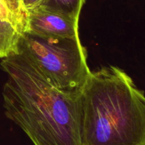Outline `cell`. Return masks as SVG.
Wrapping results in <instances>:
<instances>
[{
	"instance_id": "6da1fadb",
	"label": "cell",
	"mask_w": 145,
	"mask_h": 145,
	"mask_svg": "<svg viewBox=\"0 0 145 145\" xmlns=\"http://www.w3.org/2000/svg\"><path fill=\"white\" fill-rule=\"evenodd\" d=\"M8 79L3 88L5 115L34 145H82L80 91L48 83L28 61L13 54L3 58Z\"/></svg>"
},
{
	"instance_id": "7a4b0ae2",
	"label": "cell",
	"mask_w": 145,
	"mask_h": 145,
	"mask_svg": "<svg viewBox=\"0 0 145 145\" xmlns=\"http://www.w3.org/2000/svg\"><path fill=\"white\" fill-rule=\"evenodd\" d=\"M80 104L82 145H145V93L123 69L91 72Z\"/></svg>"
},
{
	"instance_id": "3957f363",
	"label": "cell",
	"mask_w": 145,
	"mask_h": 145,
	"mask_svg": "<svg viewBox=\"0 0 145 145\" xmlns=\"http://www.w3.org/2000/svg\"><path fill=\"white\" fill-rule=\"evenodd\" d=\"M16 54L59 90L81 91L91 73L79 38L42 36L26 31L20 36Z\"/></svg>"
},
{
	"instance_id": "277c9868",
	"label": "cell",
	"mask_w": 145,
	"mask_h": 145,
	"mask_svg": "<svg viewBox=\"0 0 145 145\" xmlns=\"http://www.w3.org/2000/svg\"><path fill=\"white\" fill-rule=\"evenodd\" d=\"M78 23L79 20L38 7L28 11L27 31L42 36L76 38Z\"/></svg>"
},
{
	"instance_id": "5b68a950",
	"label": "cell",
	"mask_w": 145,
	"mask_h": 145,
	"mask_svg": "<svg viewBox=\"0 0 145 145\" xmlns=\"http://www.w3.org/2000/svg\"><path fill=\"white\" fill-rule=\"evenodd\" d=\"M0 19L11 24L21 34L28 30V12L21 0H0Z\"/></svg>"
},
{
	"instance_id": "8992f818",
	"label": "cell",
	"mask_w": 145,
	"mask_h": 145,
	"mask_svg": "<svg viewBox=\"0 0 145 145\" xmlns=\"http://www.w3.org/2000/svg\"><path fill=\"white\" fill-rule=\"evenodd\" d=\"M21 35L11 24L0 19V58L16 53Z\"/></svg>"
},
{
	"instance_id": "52a82bcc",
	"label": "cell",
	"mask_w": 145,
	"mask_h": 145,
	"mask_svg": "<svg viewBox=\"0 0 145 145\" xmlns=\"http://www.w3.org/2000/svg\"><path fill=\"white\" fill-rule=\"evenodd\" d=\"M85 0H44L39 7L79 20Z\"/></svg>"
},
{
	"instance_id": "ba28073f",
	"label": "cell",
	"mask_w": 145,
	"mask_h": 145,
	"mask_svg": "<svg viewBox=\"0 0 145 145\" xmlns=\"http://www.w3.org/2000/svg\"><path fill=\"white\" fill-rule=\"evenodd\" d=\"M43 1L44 0H21V2L24 8L28 12L34 8L39 7Z\"/></svg>"
}]
</instances>
